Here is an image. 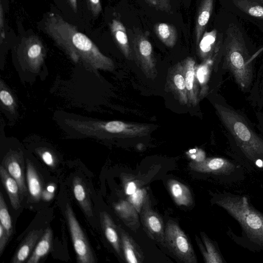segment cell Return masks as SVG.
Segmentation results:
<instances>
[{
	"mask_svg": "<svg viewBox=\"0 0 263 263\" xmlns=\"http://www.w3.org/2000/svg\"><path fill=\"white\" fill-rule=\"evenodd\" d=\"M65 215L77 261L79 263H95L96 257L85 233L78 221L73 210L69 203L65 208Z\"/></svg>",
	"mask_w": 263,
	"mask_h": 263,
	"instance_id": "ba28073f",
	"label": "cell"
},
{
	"mask_svg": "<svg viewBox=\"0 0 263 263\" xmlns=\"http://www.w3.org/2000/svg\"><path fill=\"white\" fill-rule=\"evenodd\" d=\"M149 5L155 8L166 12L171 11L170 0H145Z\"/></svg>",
	"mask_w": 263,
	"mask_h": 263,
	"instance_id": "e575fe53",
	"label": "cell"
},
{
	"mask_svg": "<svg viewBox=\"0 0 263 263\" xmlns=\"http://www.w3.org/2000/svg\"><path fill=\"white\" fill-rule=\"evenodd\" d=\"M215 107L238 147L242 157L240 165L249 172L263 171V139L237 112L219 104Z\"/></svg>",
	"mask_w": 263,
	"mask_h": 263,
	"instance_id": "3957f363",
	"label": "cell"
},
{
	"mask_svg": "<svg viewBox=\"0 0 263 263\" xmlns=\"http://www.w3.org/2000/svg\"><path fill=\"white\" fill-rule=\"evenodd\" d=\"M201 240L196 236L197 245L206 263H226L217 245L212 241L206 234L200 232Z\"/></svg>",
	"mask_w": 263,
	"mask_h": 263,
	"instance_id": "2e32d148",
	"label": "cell"
},
{
	"mask_svg": "<svg viewBox=\"0 0 263 263\" xmlns=\"http://www.w3.org/2000/svg\"><path fill=\"white\" fill-rule=\"evenodd\" d=\"M110 28L111 34L123 54L127 58L130 56V49L125 27L119 21L114 19Z\"/></svg>",
	"mask_w": 263,
	"mask_h": 263,
	"instance_id": "d4e9b609",
	"label": "cell"
},
{
	"mask_svg": "<svg viewBox=\"0 0 263 263\" xmlns=\"http://www.w3.org/2000/svg\"><path fill=\"white\" fill-rule=\"evenodd\" d=\"M241 11L253 17L263 19V6L254 0H232Z\"/></svg>",
	"mask_w": 263,
	"mask_h": 263,
	"instance_id": "f1b7e54d",
	"label": "cell"
},
{
	"mask_svg": "<svg viewBox=\"0 0 263 263\" xmlns=\"http://www.w3.org/2000/svg\"><path fill=\"white\" fill-rule=\"evenodd\" d=\"M2 165L17 182L21 193L26 195L28 191L25 179L26 173L22 152L10 150L4 157Z\"/></svg>",
	"mask_w": 263,
	"mask_h": 263,
	"instance_id": "30bf717a",
	"label": "cell"
},
{
	"mask_svg": "<svg viewBox=\"0 0 263 263\" xmlns=\"http://www.w3.org/2000/svg\"><path fill=\"white\" fill-rule=\"evenodd\" d=\"M146 192L144 189H138L133 194L129 196L128 200L137 212H139L146 197Z\"/></svg>",
	"mask_w": 263,
	"mask_h": 263,
	"instance_id": "1f68e13d",
	"label": "cell"
},
{
	"mask_svg": "<svg viewBox=\"0 0 263 263\" xmlns=\"http://www.w3.org/2000/svg\"><path fill=\"white\" fill-rule=\"evenodd\" d=\"M26 182L31 202H38L41 198L43 184L38 172L32 163L26 161Z\"/></svg>",
	"mask_w": 263,
	"mask_h": 263,
	"instance_id": "d6986e66",
	"label": "cell"
},
{
	"mask_svg": "<svg viewBox=\"0 0 263 263\" xmlns=\"http://www.w3.org/2000/svg\"><path fill=\"white\" fill-rule=\"evenodd\" d=\"M224 44V64L241 88H247L253 78L251 58L239 29L231 24Z\"/></svg>",
	"mask_w": 263,
	"mask_h": 263,
	"instance_id": "277c9868",
	"label": "cell"
},
{
	"mask_svg": "<svg viewBox=\"0 0 263 263\" xmlns=\"http://www.w3.org/2000/svg\"><path fill=\"white\" fill-rule=\"evenodd\" d=\"M211 201L239 224L241 236L228 227L227 234L233 241L254 253L263 251V213L253 206L247 196L224 191L213 193Z\"/></svg>",
	"mask_w": 263,
	"mask_h": 263,
	"instance_id": "7a4b0ae2",
	"label": "cell"
},
{
	"mask_svg": "<svg viewBox=\"0 0 263 263\" xmlns=\"http://www.w3.org/2000/svg\"><path fill=\"white\" fill-rule=\"evenodd\" d=\"M0 99L2 103L11 111H13L16 104L11 92L1 83Z\"/></svg>",
	"mask_w": 263,
	"mask_h": 263,
	"instance_id": "d6a6232c",
	"label": "cell"
},
{
	"mask_svg": "<svg viewBox=\"0 0 263 263\" xmlns=\"http://www.w3.org/2000/svg\"><path fill=\"white\" fill-rule=\"evenodd\" d=\"M115 211L128 227L137 225L138 216L137 210L129 202L121 200L114 205Z\"/></svg>",
	"mask_w": 263,
	"mask_h": 263,
	"instance_id": "484cf974",
	"label": "cell"
},
{
	"mask_svg": "<svg viewBox=\"0 0 263 263\" xmlns=\"http://www.w3.org/2000/svg\"><path fill=\"white\" fill-rule=\"evenodd\" d=\"M189 166L194 171L213 175L228 184L243 181L245 178L241 165L222 157L206 158L200 162L192 161Z\"/></svg>",
	"mask_w": 263,
	"mask_h": 263,
	"instance_id": "8992f818",
	"label": "cell"
},
{
	"mask_svg": "<svg viewBox=\"0 0 263 263\" xmlns=\"http://www.w3.org/2000/svg\"><path fill=\"white\" fill-rule=\"evenodd\" d=\"M44 232V230L43 229H35L30 231L20 244L10 262L22 263L26 262L31 255V253H32Z\"/></svg>",
	"mask_w": 263,
	"mask_h": 263,
	"instance_id": "9a60e30c",
	"label": "cell"
},
{
	"mask_svg": "<svg viewBox=\"0 0 263 263\" xmlns=\"http://www.w3.org/2000/svg\"><path fill=\"white\" fill-rule=\"evenodd\" d=\"M37 153L43 161L48 166L53 167L57 164V159L54 154L49 150L41 149Z\"/></svg>",
	"mask_w": 263,
	"mask_h": 263,
	"instance_id": "836d02e7",
	"label": "cell"
},
{
	"mask_svg": "<svg viewBox=\"0 0 263 263\" xmlns=\"http://www.w3.org/2000/svg\"><path fill=\"white\" fill-rule=\"evenodd\" d=\"M257 1H259V2H260L263 3V0H257Z\"/></svg>",
	"mask_w": 263,
	"mask_h": 263,
	"instance_id": "ee69618b",
	"label": "cell"
},
{
	"mask_svg": "<svg viewBox=\"0 0 263 263\" xmlns=\"http://www.w3.org/2000/svg\"><path fill=\"white\" fill-rule=\"evenodd\" d=\"M208 63L199 65L195 68L196 77L198 83L199 84L200 89L199 93V99L204 97L206 93L208 86L207 83L209 76V67Z\"/></svg>",
	"mask_w": 263,
	"mask_h": 263,
	"instance_id": "4dcf8cb0",
	"label": "cell"
},
{
	"mask_svg": "<svg viewBox=\"0 0 263 263\" xmlns=\"http://www.w3.org/2000/svg\"><path fill=\"white\" fill-rule=\"evenodd\" d=\"M136 58L145 75L154 78L157 74L153 48L149 41L144 36L139 35L134 41Z\"/></svg>",
	"mask_w": 263,
	"mask_h": 263,
	"instance_id": "8fae6325",
	"label": "cell"
},
{
	"mask_svg": "<svg viewBox=\"0 0 263 263\" xmlns=\"http://www.w3.org/2000/svg\"><path fill=\"white\" fill-rule=\"evenodd\" d=\"M69 2L73 9L76 12L77 10V0H68Z\"/></svg>",
	"mask_w": 263,
	"mask_h": 263,
	"instance_id": "b9f144b4",
	"label": "cell"
},
{
	"mask_svg": "<svg viewBox=\"0 0 263 263\" xmlns=\"http://www.w3.org/2000/svg\"><path fill=\"white\" fill-rule=\"evenodd\" d=\"M88 7L93 14L98 15L102 10V6L100 0H87Z\"/></svg>",
	"mask_w": 263,
	"mask_h": 263,
	"instance_id": "74e56055",
	"label": "cell"
},
{
	"mask_svg": "<svg viewBox=\"0 0 263 263\" xmlns=\"http://www.w3.org/2000/svg\"><path fill=\"white\" fill-rule=\"evenodd\" d=\"M44 30L74 62L95 70H112L113 61L104 55L93 42L60 15L49 13L45 20Z\"/></svg>",
	"mask_w": 263,
	"mask_h": 263,
	"instance_id": "6da1fadb",
	"label": "cell"
},
{
	"mask_svg": "<svg viewBox=\"0 0 263 263\" xmlns=\"http://www.w3.org/2000/svg\"><path fill=\"white\" fill-rule=\"evenodd\" d=\"M22 49L23 57L30 67L38 69L45 56V49L40 39L34 35L25 38L22 42Z\"/></svg>",
	"mask_w": 263,
	"mask_h": 263,
	"instance_id": "7c38bea8",
	"label": "cell"
},
{
	"mask_svg": "<svg viewBox=\"0 0 263 263\" xmlns=\"http://www.w3.org/2000/svg\"><path fill=\"white\" fill-rule=\"evenodd\" d=\"M186 154L192 161L196 162H202L206 158L205 152L198 148L190 149L186 152Z\"/></svg>",
	"mask_w": 263,
	"mask_h": 263,
	"instance_id": "d590c367",
	"label": "cell"
},
{
	"mask_svg": "<svg viewBox=\"0 0 263 263\" xmlns=\"http://www.w3.org/2000/svg\"><path fill=\"white\" fill-rule=\"evenodd\" d=\"M0 224L5 230L8 238H10L13 232V225L11 217L2 192L0 193Z\"/></svg>",
	"mask_w": 263,
	"mask_h": 263,
	"instance_id": "f546056e",
	"label": "cell"
},
{
	"mask_svg": "<svg viewBox=\"0 0 263 263\" xmlns=\"http://www.w3.org/2000/svg\"><path fill=\"white\" fill-rule=\"evenodd\" d=\"M189 103L195 106L199 100V90L195 73V62L192 58H187L182 62Z\"/></svg>",
	"mask_w": 263,
	"mask_h": 263,
	"instance_id": "4fadbf2b",
	"label": "cell"
},
{
	"mask_svg": "<svg viewBox=\"0 0 263 263\" xmlns=\"http://www.w3.org/2000/svg\"><path fill=\"white\" fill-rule=\"evenodd\" d=\"M170 192L178 205L190 206L193 203V197L189 187L175 179H170L167 181Z\"/></svg>",
	"mask_w": 263,
	"mask_h": 263,
	"instance_id": "603a6c76",
	"label": "cell"
},
{
	"mask_svg": "<svg viewBox=\"0 0 263 263\" xmlns=\"http://www.w3.org/2000/svg\"><path fill=\"white\" fill-rule=\"evenodd\" d=\"M72 191L74 197L84 213L88 217L93 216L91 201L87 186L79 177H76L72 181Z\"/></svg>",
	"mask_w": 263,
	"mask_h": 263,
	"instance_id": "ffe728a7",
	"label": "cell"
},
{
	"mask_svg": "<svg viewBox=\"0 0 263 263\" xmlns=\"http://www.w3.org/2000/svg\"><path fill=\"white\" fill-rule=\"evenodd\" d=\"M0 29H1V41L2 42L3 39L5 38V31L4 29V17H3V7L2 5L1 4L0 7Z\"/></svg>",
	"mask_w": 263,
	"mask_h": 263,
	"instance_id": "ab89813d",
	"label": "cell"
},
{
	"mask_svg": "<svg viewBox=\"0 0 263 263\" xmlns=\"http://www.w3.org/2000/svg\"><path fill=\"white\" fill-rule=\"evenodd\" d=\"M214 0H202L196 20L195 36L197 44L200 42L202 33L212 14Z\"/></svg>",
	"mask_w": 263,
	"mask_h": 263,
	"instance_id": "cb8c5ba5",
	"label": "cell"
},
{
	"mask_svg": "<svg viewBox=\"0 0 263 263\" xmlns=\"http://www.w3.org/2000/svg\"><path fill=\"white\" fill-rule=\"evenodd\" d=\"M52 231L47 227L37 242L32 253L26 261L27 263H37L50 252L52 243Z\"/></svg>",
	"mask_w": 263,
	"mask_h": 263,
	"instance_id": "7402d4cb",
	"label": "cell"
},
{
	"mask_svg": "<svg viewBox=\"0 0 263 263\" xmlns=\"http://www.w3.org/2000/svg\"><path fill=\"white\" fill-rule=\"evenodd\" d=\"M9 238L4 228L0 224V255H2Z\"/></svg>",
	"mask_w": 263,
	"mask_h": 263,
	"instance_id": "f35d334b",
	"label": "cell"
},
{
	"mask_svg": "<svg viewBox=\"0 0 263 263\" xmlns=\"http://www.w3.org/2000/svg\"><path fill=\"white\" fill-rule=\"evenodd\" d=\"M0 177L12 206L16 210H18L21 206V191L17 182L2 165L0 166Z\"/></svg>",
	"mask_w": 263,
	"mask_h": 263,
	"instance_id": "44dd1931",
	"label": "cell"
},
{
	"mask_svg": "<svg viewBox=\"0 0 263 263\" xmlns=\"http://www.w3.org/2000/svg\"><path fill=\"white\" fill-rule=\"evenodd\" d=\"M123 181L125 192L128 196L133 194L139 189L137 183L133 180L127 181L124 178Z\"/></svg>",
	"mask_w": 263,
	"mask_h": 263,
	"instance_id": "8d00e7d4",
	"label": "cell"
},
{
	"mask_svg": "<svg viewBox=\"0 0 263 263\" xmlns=\"http://www.w3.org/2000/svg\"><path fill=\"white\" fill-rule=\"evenodd\" d=\"M168 83L179 102L186 105L189 103L182 63L176 64L171 70Z\"/></svg>",
	"mask_w": 263,
	"mask_h": 263,
	"instance_id": "5bb4252c",
	"label": "cell"
},
{
	"mask_svg": "<svg viewBox=\"0 0 263 263\" xmlns=\"http://www.w3.org/2000/svg\"><path fill=\"white\" fill-rule=\"evenodd\" d=\"M154 30L158 37L166 46L172 47L175 45L177 33L173 25L165 23H157Z\"/></svg>",
	"mask_w": 263,
	"mask_h": 263,
	"instance_id": "4316f807",
	"label": "cell"
},
{
	"mask_svg": "<svg viewBox=\"0 0 263 263\" xmlns=\"http://www.w3.org/2000/svg\"><path fill=\"white\" fill-rule=\"evenodd\" d=\"M217 40V31L215 29L205 32L199 44V53L203 59L211 56L216 48Z\"/></svg>",
	"mask_w": 263,
	"mask_h": 263,
	"instance_id": "83f0119b",
	"label": "cell"
},
{
	"mask_svg": "<svg viewBox=\"0 0 263 263\" xmlns=\"http://www.w3.org/2000/svg\"><path fill=\"white\" fill-rule=\"evenodd\" d=\"M54 193L48 191L47 189L43 190L41 198L45 201H49L54 197Z\"/></svg>",
	"mask_w": 263,
	"mask_h": 263,
	"instance_id": "60d3db41",
	"label": "cell"
},
{
	"mask_svg": "<svg viewBox=\"0 0 263 263\" xmlns=\"http://www.w3.org/2000/svg\"><path fill=\"white\" fill-rule=\"evenodd\" d=\"M117 228L121 237L122 249L126 261L129 263L141 262L143 257L139 248L120 226H117Z\"/></svg>",
	"mask_w": 263,
	"mask_h": 263,
	"instance_id": "ac0fdd59",
	"label": "cell"
},
{
	"mask_svg": "<svg viewBox=\"0 0 263 263\" xmlns=\"http://www.w3.org/2000/svg\"><path fill=\"white\" fill-rule=\"evenodd\" d=\"M141 220L150 236L161 243L165 241V230L161 217L151 206L149 198L146 196L141 209Z\"/></svg>",
	"mask_w": 263,
	"mask_h": 263,
	"instance_id": "9c48e42d",
	"label": "cell"
},
{
	"mask_svg": "<svg viewBox=\"0 0 263 263\" xmlns=\"http://www.w3.org/2000/svg\"><path fill=\"white\" fill-rule=\"evenodd\" d=\"M100 223L104 235L116 253L122 256L121 239L119 237L117 226L111 216L105 211L100 213Z\"/></svg>",
	"mask_w": 263,
	"mask_h": 263,
	"instance_id": "e0dca14e",
	"label": "cell"
},
{
	"mask_svg": "<svg viewBox=\"0 0 263 263\" xmlns=\"http://www.w3.org/2000/svg\"><path fill=\"white\" fill-rule=\"evenodd\" d=\"M46 189L50 192L54 193V191L55 190V185L53 184H50L47 185Z\"/></svg>",
	"mask_w": 263,
	"mask_h": 263,
	"instance_id": "7bdbcfd3",
	"label": "cell"
},
{
	"mask_svg": "<svg viewBox=\"0 0 263 263\" xmlns=\"http://www.w3.org/2000/svg\"><path fill=\"white\" fill-rule=\"evenodd\" d=\"M165 241L170 250L186 263L197 262L193 248L185 234L174 221L170 219L165 229Z\"/></svg>",
	"mask_w": 263,
	"mask_h": 263,
	"instance_id": "52a82bcc",
	"label": "cell"
},
{
	"mask_svg": "<svg viewBox=\"0 0 263 263\" xmlns=\"http://www.w3.org/2000/svg\"><path fill=\"white\" fill-rule=\"evenodd\" d=\"M76 131L88 136L135 137L146 135L149 125L127 123L121 121L108 122L66 121Z\"/></svg>",
	"mask_w": 263,
	"mask_h": 263,
	"instance_id": "5b68a950",
	"label": "cell"
}]
</instances>
